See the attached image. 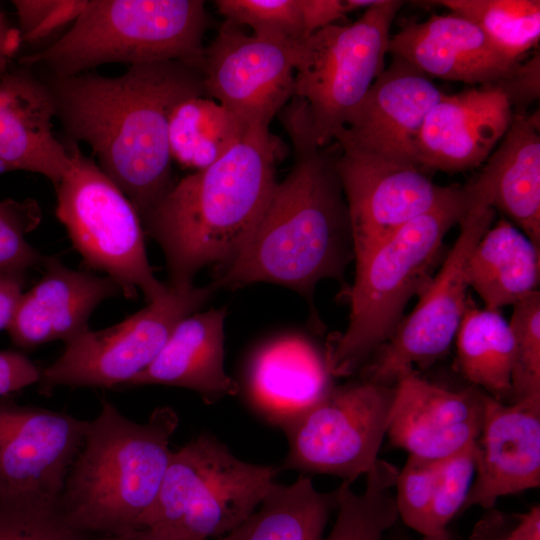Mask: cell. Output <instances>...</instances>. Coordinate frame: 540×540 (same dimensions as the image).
I'll return each instance as SVG.
<instances>
[{
    "mask_svg": "<svg viewBox=\"0 0 540 540\" xmlns=\"http://www.w3.org/2000/svg\"><path fill=\"white\" fill-rule=\"evenodd\" d=\"M480 203L486 202L472 182L457 185L444 202L409 221L356 263L349 323L325 356L331 376L361 369L392 337L408 301L430 282L445 235Z\"/></svg>",
    "mask_w": 540,
    "mask_h": 540,
    "instance_id": "5b68a950",
    "label": "cell"
},
{
    "mask_svg": "<svg viewBox=\"0 0 540 540\" xmlns=\"http://www.w3.org/2000/svg\"><path fill=\"white\" fill-rule=\"evenodd\" d=\"M42 370L25 354L0 351V398L39 383Z\"/></svg>",
    "mask_w": 540,
    "mask_h": 540,
    "instance_id": "60d3db41",
    "label": "cell"
},
{
    "mask_svg": "<svg viewBox=\"0 0 540 540\" xmlns=\"http://www.w3.org/2000/svg\"><path fill=\"white\" fill-rule=\"evenodd\" d=\"M505 540H540L539 505L518 516L514 527L507 530Z\"/></svg>",
    "mask_w": 540,
    "mask_h": 540,
    "instance_id": "f6af8a7d",
    "label": "cell"
},
{
    "mask_svg": "<svg viewBox=\"0 0 540 540\" xmlns=\"http://www.w3.org/2000/svg\"><path fill=\"white\" fill-rule=\"evenodd\" d=\"M178 424V414L169 406L136 422L103 400L60 496L68 522L101 535L141 527L157 500Z\"/></svg>",
    "mask_w": 540,
    "mask_h": 540,
    "instance_id": "277c9868",
    "label": "cell"
},
{
    "mask_svg": "<svg viewBox=\"0 0 540 540\" xmlns=\"http://www.w3.org/2000/svg\"><path fill=\"white\" fill-rule=\"evenodd\" d=\"M56 105L45 81L29 67L0 76V174H41L56 187L71 166L66 144L55 137Z\"/></svg>",
    "mask_w": 540,
    "mask_h": 540,
    "instance_id": "44dd1931",
    "label": "cell"
},
{
    "mask_svg": "<svg viewBox=\"0 0 540 540\" xmlns=\"http://www.w3.org/2000/svg\"><path fill=\"white\" fill-rule=\"evenodd\" d=\"M71 166L55 187L56 215L84 263L114 280L126 298L140 290L151 302L169 286L149 264L141 219L123 192L78 144L68 142Z\"/></svg>",
    "mask_w": 540,
    "mask_h": 540,
    "instance_id": "ba28073f",
    "label": "cell"
},
{
    "mask_svg": "<svg viewBox=\"0 0 540 540\" xmlns=\"http://www.w3.org/2000/svg\"><path fill=\"white\" fill-rule=\"evenodd\" d=\"M336 490L320 492L305 475L290 484L274 482L258 508L227 534L212 540H323Z\"/></svg>",
    "mask_w": 540,
    "mask_h": 540,
    "instance_id": "4316f807",
    "label": "cell"
},
{
    "mask_svg": "<svg viewBox=\"0 0 540 540\" xmlns=\"http://www.w3.org/2000/svg\"><path fill=\"white\" fill-rule=\"evenodd\" d=\"M325 358L304 337L284 334L260 345L246 373L249 399L281 429L303 414L332 386Z\"/></svg>",
    "mask_w": 540,
    "mask_h": 540,
    "instance_id": "603a6c76",
    "label": "cell"
},
{
    "mask_svg": "<svg viewBox=\"0 0 540 540\" xmlns=\"http://www.w3.org/2000/svg\"><path fill=\"white\" fill-rule=\"evenodd\" d=\"M42 267V277L21 294L6 329L13 344L25 350L58 340L70 344L89 330L96 307L121 293L108 276L71 269L57 256H46Z\"/></svg>",
    "mask_w": 540,
    "mask_h": 540,
    "instance_id": "ffe728a7",
    "label": "cell"
},
{
    "mask_svg": "<svg viewBox=\"0 0 540 540\" xmlns=\"http://www.w3.org/2000/svg\"><path fill=\"white\" fill-rule=\"evenodd\" d=\"M402 4L378 0L355 22L329 25L297 42L294 96L308 106L319 147L335 139L385 69L391 25Z\"/></svg>",
    "mask_w": 540,
    "mask_h": 540,
    "instance_id": "9c48e42d",
    "label": "cell"
},
{
    "mask_svg": "<svg viewBox=\"0 0 540 540\" xmlns=\"http://www.w3.org/2000/svg\"><path fill=\"white\" fill-rule=\"evenodd\" d=\"M280 120L294 162L278 182L260 221L235 259L210 285L238 288L257 282L309 297L324 278L341 280L354 257L349 213L336 171L337 154L319 147L306 102L293 97Z\"/></svg>",
    "mask_w": 540,
    "mask_h": 540,
    "instance_id": "7a4b0ae2",
    "label": "cell"
},
{
    "mask_svg": "<svg viewBox=\"0 0 540 540\" xmlns=\"http://www.w3.org/2000/svg\"><path fill=\"white\" fill-rule=\"evenodd\" d=\"M394 387L386 434L393 446L410 456L436 460L475 443L482 426L484 391L449 390L419 377L415 370L402 373Z\"/></svg>",
    "mask_w": 540,
    "mask_h": 540,
    "instance_id": "e0dca14e",
    "label": "cell"
},
{
    "mask_svg": "<svg viewBox=\"0 0 540 540\" xmlns=\"http://www.w3.org/2000/svg\"><path fill=\"white\" fill-rule=\"evenodd\" d=\"M90 421L0 398V498L60 500Z\"/></svg>",
    "mask_w": 540,
    "mask_h": 540,
    "instance_id": "9a60e30c",
    "label": "cell"
},
{
    "mask_svg": "<svg viewBox=\"0 0 540 540\" xmlns=\"http://www.w3.org/2000/svg\"><path fill=\"white\" fill-rule=\"evenodd\" d=\"M42 220V210L32 198L0 200V276L24 275L42 267L46 259L27 240Z\"/></svg>",
    "mask_w": 540,
    "mask_h": 540,
    "instance_id": "836d02e7",
    "label": "cell"
},
{
    "mask_svg": "<svg viewBox=\"0 0 540 540\" xmlns=\"http://www.w3.org/2000/svg\"><path fill=\"white\" fill-rule=\"evenodd\" d=\"M214 288L169 286L160 298L113 326L88 330L41 372L43 393L58 386L124 388L160 353L176 325L195 313Z\"/></svg>",
    "mask_w": 540,
    "mask_h": 540,
    "instance_id": "8fae6325",
    "label": "cell"
},
{
    "mask_svg": "<svg viewBox=\"0 0 540 540\" xmlns=\"http://www.w3.org/2000/svg\"><path fill=\"white\" fill-rule=\"evenodd\" d=\"M388 53L426 76L483 86L495 84L520 64L500 54L475 24L454 13L408 23L390 36Z\"/></svg>",
    "mask_w": 540,
    "mask_h": 540,
    "instance_id": "7402d4cb",
    "label": "cell"
},
{
    "mask_svg": "<svg viewBox=\"0 0 540 540\" xmlns=\"http://www.w3.org/2000/svg\"><path fill=\"white\" fill-rule=\"evenodd\" d=\"M225 318V308L186 316L150 366L125 387H182L197 392L206 403L236 395L238 384L224 368Z\"/></svg>",
    "mask_w": 540,
    "mask_h": 540,
    "instance_id": "cb8c5ba5",
    "label": "cell"
},
{
    "mask_svg": "<svg viewBox=\"0 0 540 540\" xmlns=\"http://www.w3.org/2000/svg\"><path fill=\"white\" fill-rule=\"evenodd\" d=\"M378 0H298L305 38Z\"/></svg>",
    "mask_w": 540,
    "mask_h": 540,
    "instance_id": "f35d334b",
    "label": "cell"
},
{
    "mask_svg": "<svg viewBox=\"0 0 540 540\" xmlns=\"http://www.w3.org/2000/svg\"><path fill=\"white\" fill-rule=\"evenodd\" d=\"M398 472L392 463L379 459L366 474L361 493L343 481L336 489V520L323 540H383L399 518L392 493Z\"/></svg>",
    "mask_w": 540,
    "mask_h": 540,
    "instance_id": "f546056e",
    "label": "cell"
},
{
    "mask_svg": "<svg viewBox=\"0 0 540 540\" xmlns=\"http://www.w3.org/2000/svg\"><path fill=\"white\" fill-rule=\"evenodd\" d=\"M88 0H13L22 42L32 43L74 23Z\"/></svg>",
    "mask_w": 540,
    "mask_h": 540,
    "instance_id": "74e56055",
    "label": "cell"
},
{
    "mask_svg": "<svg viewBox=\"0 0 540 540\" xmlns=\"http://www.w3.org/2000/svg\"><path fill=\"white\" fill-rule=\"evenodd\" d=\"M396 540H453L452 539V536L450 534V532L448 531V529L438 533V534H435V535H432V536H421V538L419 539H412V538H408V537H400Z\"/></svg>",
    "mask_w": 540,
    "mask_h": 540,
    "instance_id": "7dc6e473",
    "label": "cell"
},
{
    "mask_svg": "<svg viewBox=\"0 0 540 540\" xmlns=\"http://www.w3.org/2000/svg\"><path fill=\"white\" fill-rule=\"evenodd\" d=\"M539 53L528 62L520 63L509 75L491 86L499 88L506 96L515 114L525 113L524 106L539 97Z\"/></svg>",
    "mask_w": 540,
    "mask_h": 540,
    "instance_id": "ab89813d",
    "label": "cell"
},
{
    "mask_svg": "<svg viewBox=\"0 0 540 540\" xmlns=\"http://www.w3.org/2000/svg\"><path fill=\"white\" fill-rule=\"evenodd\" d=\"M508 519L504 513L489 509L475 524L466 540H505Z\"/></svg>",
    "mask_w": 540,
    "mask_h": 540,
    "instance_id": "7bdbcfd3",
    "label": "cell"
},
{
    "mask_svg": "<svg viewBox=\"0 0 540 540\" xmlns=\"http://www.w3.org/2000/svg\"><path fill=\"white\" fill-rule=\"evenodd\" d=\"M395 387L361 378L332 385L309 409L282 428L289 451L280 469L328 474L353 483L379 460Z\"/></svg>",
    "mask_w": 540,
    "mask_h": 540,
    "instance_id": "30bf717a",
    "label": "cell"
},
{
    "mask_svg": "<svg viewBox=\"0 0 540 540\" xmlns=\"http://www.w3.org/2000/svg\"><path fill=\"white\" fill-rule=\"evenodd\" d=\"M474 445L443 459L427 536L446 530L448 523L462 511L475 476Z\"/></svg>",
    "mask_w": 540,
    "mask_h": 540,
    "instance_id": "8d00e7d4",
    "label": "cell"
},
{
    "mask_svg": "<svg viewBox=\"0 0 540 540\" xmlns=\"http://www.w3.org/2000/svg\"><path fill=\"white\" fill-rule=\"evenodd\" d=\"M514 111L491 85L443 94L426 115L416 141L418 165L460 172L486 161L506 134Z\"/></svg>",
    "mask_w": 540,
    "mask_h": 540,
    "instance_id": "d6986e66",
    "label": "cell"
},
{
    "mask_svg": "<svg viewBox=\"0 0 540 540\" xmlns=\"http://www.w3.org/2000/svg\"><path fill=\"white\" fill-rule=\"evenodd\" d=\"M208 23L202 0H88L59 40L19 63L43 66L57 77L107 63L130 66L166 60L201 70Z\"/></svg>",
    "mask_w": 540,
    "mask_h": 540,
    "instance_id": "8992f818",
    "label": "cell"
},
{
    "mask_svg": "<svg viewBox=\"0 0 540 540\" xmlns=\"http://www.w3.org/2000/svg\"><path fill=\"white\" fill-rule=\"evenodd\" d=\"M540 117L539 111L517 113L473 181L482 198L503 212L540 247Z\"/></svg>",
    "mask_w": 540,
    "mask_h": 540,
    "instance_id": "d4e9b609",
    "label": "cell"
},
{
    "mask_svg": "<svg viewBox=\"0 0 540 540\" xmlns=\"http://www.w3.org/2000/svg\"><path fill=\"white\" fill-rule=\"evenodd\" d=\"M218 12L253 35L296 43L305 38L298 0H216Z\"/></svg>",
    "mask_w": 540,
    "mask_h": 540,
    "instance_id": "e575fe53",
    "label": "cell"
},
{
    "mask_svg": "<svg viewBox=\"0 0 540 540\" xmlns=\"http://www.w3.org/2000/svg\"><path fill=\"white\" fill-rule=\"evenodd\" d=\"M455 340L463 376L497 400L511 398L514 341L500 312L480 309L468 298Z\"/></svg>",
    "mask_w": 540,
    "mask_h": 540,
    "instance_id": "83f0119b",
    "label": "cell"
},
{
    "mask_svg": "<svg viewBox=\"0 0 540 540\" xmlns=\"http://www.w3.org/2000/svg\"><path fill=\"white\" fill-rule=\"evenodd\" d=\"M281 150L269 126H249L222 158L174 183L141 218L163 250L170 287L190 288L203 267L235 259L278 183Z\"/></svg>",
    "mask_w": 540,
    "mask_h": 540,
    "instance_id": "3957f363",
    "label": "cell"
},
{
    "mask_svg": "<svg viewBox=\"0 0 540 540\" xmlns=\"http://www.w3.org/2000/svg\"><path fill=\"white\" fill-rule=\"evenodd\" d=\"M509 326L514 341L511 403L540 397V293L513 305Z\"/></svg>",
    "mask_w": 540,
    "mask_h": 540,
    "instance_id": "d6a6232c",
    "label": "cell"
},
{
    "mask_svg": "<svg viewBox=\"0 0 540 540\" xmlns=\"http://www.w3.org/2000/svg\"><path fill=\"white\" fill-rule=\"evenodd\" d=\"M21 43L19 29L10 24L6 14L0 9V76L10 69V62Z\"/></svg>",
    "mask_w": 540,
    "mask_h": 540,
    "instance_id": "ee69618b",
    "label": "cell"
},
{
    "mask_svg": "<svg viewBox=\"0 0 540 540\" xmlns=\"http://www.w3.org/2000/svg\"><path fill=\"white\" fill-rule=\"evenodd\" d=\"M25 282L24 275L0 276V330L7 329Z\"/></svg>",
    "mask_w": 540,
    "mask_h": 540,
    "instance_id": "b9f144b4",
    "label": "cell"
},
{
    "mask_svg": "<svg viewBox=\"0 0 540 540\" xmlns=\"http://www.w3.org/2000/svg\"><path fill=\"white\" fill-rule=\"evenodd\" d=\"M279 470L245 462L202 433L172 452L157 500L142 526L189 540L219 538L258 508Z\"/></svg>",
    "mask_w": 540,
    "mask_h": 540,
    "instance_id": "52a82bcc",
    "label": "cell"
},
{
    "mask_svg": "<svg viewBox=\"0 0 540 540\" xmlns=\"http://www.w3.org/2000/svg\"><path fill=\"white\" fill-rule=\"evenodd\" d=\"M475 476L463 510L540 486V397L510 404L484 392L482 426L474 445Z\"/></svg>",
    "mask_w": 540,
    "mask_h": 540,
    "instance_id": "ac0fdd59",
    "label": "cell"
},
{
    "mask_svg": "<svg viewBox=\"0 0 540 540\" xmlns=\"http://www.w3.org/2000/svg\"><path fill=\"white\" fill-rule=\"evenodd\" d=\"M443 94L428 76L393 56L334 140L342 151L418 165V134Z\"/></svg>",
    "mask_w": 540,
    "mask_h": 540,
    "instance_id": "2e32d148",
    "label": "cell"
},
{
    "mask_svg": "<svg viewBox=\"0 0 540 540\" xmlns=\"http://www.w3.org/2000/svg\"><path fill=\"white\" fill-rule=\"evenodd\" d=\"M247 128L214 99L205 96L184 99L169 118L171 158L196 171L207 168L230 151Z\"/></svg>",
    "mask_w": 540,
    "mask_h": 540,
    "instance_id": "f1b7e54d",
    "label": "cell"
},
{
    "mask_svg": "<svg viewBox=\"0 0 540 540\" xmlns=\"http://www.w3.org/2000/svg\"><path fill=\"white\" fill-rule=\"evenodd\" d=\"M45 82L68 142L91 148L141 219L175 183L169 118L182 100L206 96L201 70L166 60L130 65L114 77L88 71Z\"/></svg>",
    "mask_w": 540,
    "mask_h": 540,
    "instance_id": "6da1fadb",
    "label": "cell"
},
{
    "mask_svg": "<svg viewBox=\"0 0 540 540\" xmlns=\"http://www.w3.org/2000/svg\"><path fill=\"white\" fill-rule=\"evenodd\" d=\"M95 540H189L154 527H137L117 534L101 535Z\"/></svg>",
    "mask_w": 540,
    "mask_h": 540,
    "instance_id": "bcb514c9",
    "label": "cell"
},
{
    "mask_svg": "<svg viewBox=\"0 0 540 540\" xmlns=\"http://www.w3.org/2000/svg\"><path fill=\"white\" fill-rule=\"evenodd\" d=\"M494 218L495 209L480 203L459 222V235L440 270L392 337L361 368V378L393 386L405 371L415 370V366L425 369L447 352L468 301L469 256Z\"/></svg>",
    "mask_w": 540,
    "mask_h": 540,
    "instance_id": "7c38bea8",
    "label": "cell"
},
{
    "mask_svg": "<svg viewBox=\"0 0 540 540\" xmlns=\"http://www.w3.org/2000/svg\"><path fill=\"white\" fill-rule=\"evenodd\" d=\"M296 44L247 35L224 21L204 48L206 95L247 127L269 126L294 96Z\"/></svg>",
    "mask_w": 540,
    "mask_h": 540,
    "instance_id": "4fadbf2b",
    "label": "cell"
},
{
    "mask_svg": "<svg viewBox=\"0 0 540 540\" xmlns=\"http://www.w3.org/2000/svg\"><path fill=\"white\" fill-rule=\"evenodd\" d=\"M360 262L414 218L444 202L457 185L435 184L420 166L342 151L335 163Z\"/></svg>",
    "mask_w": 540,
    "mask_h": 540,
    "instance_id": "5bb4252c",
    "label": "cell"
},
{
    "mask_svg": "<svg viewBox=\"0 0 540 540\" xmlns=\"http://www.w3.org/2000/svg\"><path fill=\"white\" fill-rule=\"evenodd\" d=\"M432 3L471 21L510 61L521 63L539 43V0H439Z\"/></svg>",
    "mask_w": 540,
    "mask_h": 540,
    "instance_id": "4dcf8cb0",
    "label": "cell"
},
{
    "mask_svg": "<svg viewBox=\"0 0 540 540\" xmlns=\"http://www.w3.org/2000/svg\"><path fill=\"white\" fill-rule=\"evenodd\" d=\"M443 459L408 455L394 488L398 516L406 526L427 536L431 507L436 495Z\"/></svg>",
    "mask_w": 540,
    "mask_h": 540,
    "instance_id": "d590c367",
    "label": "cell"
},
{
    "mask_svg": "<svg viewBox=\"0 0 540 540\" xmlns=\"http://www.w3.org/2000/svg\"><path fill=\"white\" fill-rule=\"evenodd\" d=\"M466 275L486 309L515 305L538 291L539 247L511 222L500 219L475 244Z\"/></svg>",
    "mask_w": 540,
    "mask_h": 540,
    "instance_id": "484cf974",
    "label": "cell"
},
{
    "mask_svg": "<svg viewBox=\"0 0 540 540\" xmlns=\"http://www.w3.org/2000/svg\"><path fill=\"white\" fill-rule=\"evenodd\" d=\"M72 526L60 500L0 498V540H91Z\"/></svg>",
    "mask_w": 540,
    "mask_h": 540,
    "instance_id": "1f68e13d",
    "label": "cell"
}]
</instances>
